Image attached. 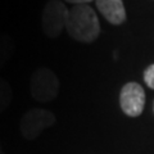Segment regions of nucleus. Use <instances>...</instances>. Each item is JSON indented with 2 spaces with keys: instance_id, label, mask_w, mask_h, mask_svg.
Here are the masks:
<instances>
[{
  "instance_id": "obj_1",
  "label": "nucleus",
  "mask_w": 154,
  "mask_h": 154,
  "mask_svg": "<svg viewBox=\"0 0 154 154\" xmlns=\"http://www.w3.org/2000/svg\"><path fill=\"white\" fill-rule=\"evenodd\" d=\"M66 28L68 35L80 42H93L100 33L99 18L94 9L88 4L72 7L67 18Z\"/></svg>"
},
{
  "instance_id": "obj_2",
  "label": "nucleus",
  "mask_w": 154,
  "mask_h": 154,
  "mask_svg": "<svg viewBox=\"0 0 154 154\" xmlns=\"http://www.w3.org/2000/svg\"><path fill=\"white\" fill-rule=\"evenodd\" d=\"M30 91L32 98L38 103H49L59 93V80L48 67H40L33 71L30 79Z\"/></svg>"
},
{
  "instance_id": "obj_3",
  "label": "nucleus",
  "mask_w": 154,
  "mask_h": 154,
  "mask_svg": "<svg viewBox=\"0 0 154 154\" xmlns=\"http://www.w3.org/2000/svg\"><path fill=\"white\" fill-rule=\"evenodd\" d=\"M55 116L44 108H32L22 116L19 121V131L23 139L35 140L42 131L55 123Z\"/></svg>"
},
{
  "instance_id": "obj_4",
  "label": "nucleus",
  "mask_w": 154,
  "mask_h": 154,
  "mask_svg": "<svg viewBox=\"0 0 154 154\" xmlns=\"http://www.w3.org/2000/svg\"><path fill=\"white\" fill-rule=\"evenodd\" d=\"M69 11L60 0H49L41 14V27L44 35L49 38H55L62 33L67 25Z\"/></svg>"
},
{
  "instance_id": "obj_5",
  "label": "nucleus",
  "mask_w": 154,
  "mask_h": 154,
  "mask_svg": "<svg viewBox=\"0 0 154 154\" xmlns=\"http://www.w3.org/2000/svg\"><path fill=\"white\" fill-rule=\"evenodd\" d=\"M119 104H121V109L126 116H128V117H137L144 110L145 91L139 84L128 82L121 90Z\"/></svg>"
},
{
  "instance_id": "obj_6",
  "label": "nucleus",
  "mask_w": 154,
  "mask_h": 154,
  "mask_svg": "<svg viewBox=\"0 0 154 154\" xmlns=\"http://www.w3.org/2000/svg\"><path fill=\"white\" fill-rule=\"evenodd\" d=\"M99 12L112 25H121L126 21V9L122 0H95Z\"/></svg>"
},
{
  "instance_id": "obj_7",
  "label": "nucleus",
  "mask_w": 154,
  "mask_h": 154,
  "mask_svg": "<svg viewBox=\"0 0 154 154\" xmlns=\"http://www.w3.org/2000/svg\"><path fill=\"white\" fill-rule=\"evenodd\" d=\"M14 50V40L8 33H0V69H3L11 59L13 58Z\"/></svg>"
},
{
  "instance_id": "obj_8",
  "label": "nucleus",
  "mask_w": 154,
  "mask_h": 154,
  "mask_svg": "<svg viewBox=\"0 0 154 154\" xmlns=\"http://www.w3.org/2000/svg\"><path fill=\"white\" fill-rule=\"evenodd\" d=\"M13 91L7 80L0 77V113H3L12 103Z\"/></svg>"
},
{
  "instance_id": "obj_9",
  "label": "nucleus",
  "mask_w": 154,
  "mask_h": 154,
  "mask_svg": "<svg viewBox=\"0 0 154 154\" xmlns=\"http://www.w3.org/2000/svg\"><path fill=\"white\" fill-rule=\"evenodd\" d=\"M144 81L148 85V88L154 90V64H150L144 71Z\"/></svg>"
},
{
  "instance_id": "obj_10",
  "label": "nucleus",
  "mask_w": 154,
  "mask_h": 154,
  "mask_svg": "<svg viewBox=\"0 0 154 154\" xmlns=\"http://www.w3.org/2000/svg\"><path fill=\"white\" fill-rule=\"evenodd\" d=\"M64 2L75 4V5H84V4H89L90 2H93V0H64Z\"/></svg>"
},
{
  "instance_id": "obj_11",
  "label": "nucleus",
  "mask_w": 154,
  "mask_h": 154,
  "mask_svg": "<svg viewBox=\"0 0 154 154\" xmlns=\"http://www.w3.org/2000/svg\"><path fill=\"white\" fill-rule=\"evenodd\" d=\"M0 154H5L4 150H3V148H2V143H0Z\"/></svg>"
}]
</instances>
